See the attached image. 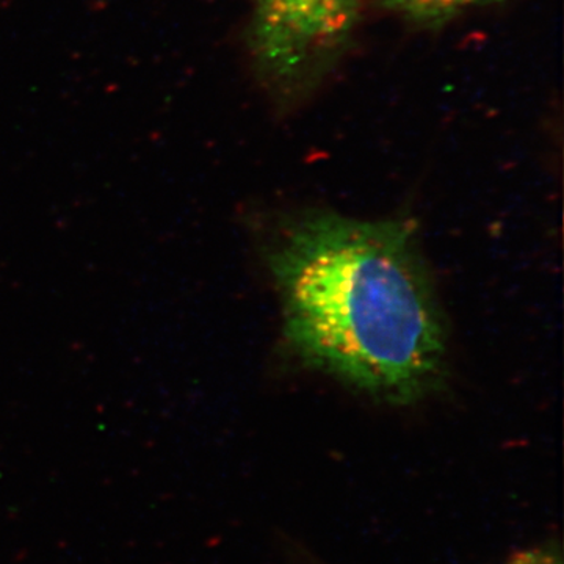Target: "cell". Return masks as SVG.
I'll return each mask as SVG.
<instances>
[{
	"label": "cell",
	"mask_w": 564,
	"mask_h": 564,
	"mask_svg": "<svg viewBox=\"0 0 564 564\" xmlns=\"http://www.w3.org/2000/svg\"><path fill=\"white\" fill-rule=\"evenodd\" d=\"M265 258L304 362L391 404L441 388L447 336L413 226L313 212L282 226Z\"/></svg>",
	"instance_id": "6da1fadb"
},
{
	"label": "cell",
	"mask_w": 564,
	"mask_h": 564,
	"mask_svg": "<svg viewBox=\"0 0 564 564\" xmlns=\"http://www.w3.org/2000/svg\"><path fill=\"white\" fill-rule=\"evenodd\" d=\"M507 564H562L558 556L549 551L525 552Z\"/></svg>",
	"instance_id": "277c9868"
},
{
	"label": "cell",
	"mask_w": 564,
	"mask_h": 564,
	"mask_svg": "<svg viewBox=\"0 0 564 564\" xmlns=\"http://www.w3.org/2000/svg\"><path fill=\"white\" fill-rule=\"evenodd\" d=\"M250 44L263 80L281 95L313 84L350 39L364 0H251Z\"/></svg>",
	"instance_id": "7a4b0ae2"
},
{
	"label": "cell",
	"mask_w": 564,
	"mask_h": 564,
	"mask_svg": "<svg viewBox=\"0 0 564 564\" xmlns=\"http://www.w3.org/2000/svg\"><path fill=\"white\" fill-rule=\"evenodd\" d=\"M491 2L496 0H388V6L410 20L436 24L451 20L464 10Z\"/></svg>",
	"instance_id": "3957f363"
}]
</instances>
